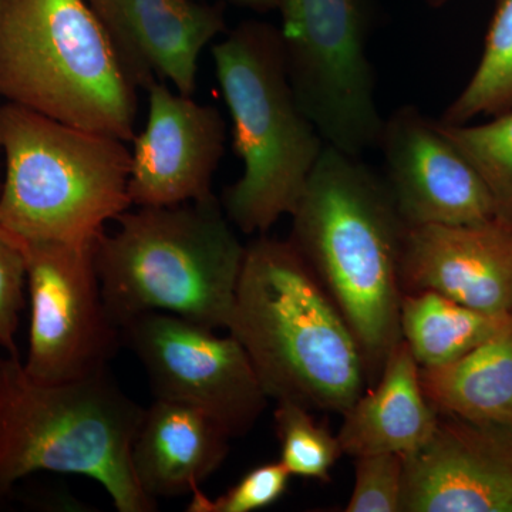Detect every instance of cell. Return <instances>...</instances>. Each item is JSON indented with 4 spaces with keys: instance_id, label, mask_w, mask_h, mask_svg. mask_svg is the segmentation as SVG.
Returning <instances> with one entry per match:
<instances>
[{
    "instance_id": "6da1fadb",
    "label": "cell",
    "mask_w": 512,
    "mask_h": 512,
    "mask_svg": "<svg viewBox=\"0 0 512 512\" xmlns=\"http://www.w3.org/2000/svg\"><path fill=\"white\" fill-rule=\"evenodd\" d=\"M292 218L293 247L345 316L369 386L400 333V259L407 225L383 175L360 157L325 146Z\"/></svg>"
},
{
    "instance_id": "7a4b0ae2",
    "label": "cell",
    "mask_w": 512,
    "mask_h": 512,
    "mask_svg": "<svg viewBox=\"0 0 512 512\" xmlns=\"http://www.w3.org/2000/svg\"><path fill=\"white\" fill-rule=\"evenodd\" d=\"M227 330L275 402L343 414L369 386L355 333L289 239L247 245Z\"/></svg>"
},
{
    "instance_id": "3957f363",
    "label": "cell",
    "mask_w": 512,
    "mask_h": 512,
    "mask_svg": "<svg viewBox=\"0 0 512 512\" xmlns=\"http://www.w3.org/2000/svg\"><path fill=\"white\" fill-rule=\"evenodd\" d=\"M94 247L101 293L120 326L146 313L227 329L247 245L214 194L117 218Z\"/></svg>"
},
{
    "instance_id": "277c9868",
    "label": "cell",
    "mask_w": 512,
    "mask_h": 512,
    "mask_svg": "<svg viewBox=\"0 0 512 512\" xmlns=\"http://www.w3.org/2000/svg\"><path fill=\"white\" fill-rule=\"evenodd\" d=\"M109 372L40 383L19 356L0 357V497L30 474H76L104 487L120 512H153L131 464L144 416Z\"/></svg>"
},
{
    "instance_id": "5b68a950",
    "label": "cell",
    "mask_w": 512,
    "mask_h": 512,
    "mask_svg": "<svg viewBox=\"0 0 512 512\" xmlns=\"http://www.w3.org/2000/svg\"><path fill=\"white\" fill-rule=\"evenodd\" d=\"M211 55L244 164L222 208L244 234H266L295 210L326 144L293 92L278 28L248 20Z\"/></svg>"
},
{
    "instance_id": "8992f818",
    "label": "cell",
    "mask_w": 512,
    "mask_h": 512,
    "mask_svg": "<svg viewBox=\"0 0 512 512\" xmlns=\"http://www.w3.org/2000/svg\"><path fill=\"white\" fill-rule=\"evenodd\" d=\"M0 227L25 241L96 245L130 210L131 153L119 138L0 106Z\"/></svg>"
},
{
    "instance_id": "52a82bcc",
    "label": "cell",
    "mask_w": 512,
    "mask_h": 512,
    "mask_svg": "<svg viewBox=\"0 0 512 512\" xmlns=\"http://www.w3.org/2000/svg\"><path fill=\"white\" fill-rule=\"evenodd\" d=\"M0 97L133 141L137 87L86 0H0Z\"/></svg>"
},
{
    "instance_id": "ba28073f",
    "label": "cell",
    "mask_w": 512,
    "mask_h": 512,
    "mask_svg": "<svg viewBox=\"0 0 512 512\" xmlns=\"http://www.w3.org/2000/svg\"><path fill=\"white\" fill-rule=\"evenodd\" d=\"M282 53L296 99L326 146L362 157L383 117L369 57L367 0H279Z\"/></svg>"
},
{
    "instance_id": "9c48e42d",
    "label": "cell",
    "mask_w": 512,
    "mask_h": 512,
    "mask_svg": "<svg viewBox=\"0 0 512 512\" xmlns=\"http://www.w3.org/2000/svg\"><path fill=\"white\" fill-rule=\"evenodd\" d=\"M20 242L30 299L26 373L56 384L107 372L123 339L101 293L96 245Z\"/></svg>"
},
{
    "instance_id": "30bf717a",
    "label": "cell",
    "mask_w": 512,
    "mask_h": 512,
    "mask_svg": "<svg viewBox=\"0 0 512 512\" xmlns=\"http://www.w3.org/2000/svg\"><path fill=\"white\" fill-rule=\"evenodd\" d=\"M156 399L201 410L231 439L248 434L268 404L251 360L234 336H218L170 313L151 312L121 328Z\"/></svg>"
},
{
    "instance_id": "8fae6325",
    "label": "cell",
    "mask_w": 512,
    "mask_h": 512,
    "mask_svg": "<svg viewBox=\"0 0 512 512\" xmlns=\"http://www.w3.org/2000/svg\"><path fill=\"white\" fill-rule=\"evenodd\" d=\"M384 183L407 227L477 225L497 220L490 190L474 165L414 106L383 121Z\"/></svg>"
},
{
    "instance_id": "7c38bea8",
    "label": "cell",
    "mask_w": 512,
    "mask_h": 512,
    "mask_svg": "<svg viewBox=\"0 0 512 512\" xmlns=\"http://www.w3.org/2000/svg\"><path fill=\"white\" fill-rule=\"evenodd\" d=\"M146 127L133 138L128 195L137 207H167L214 194L212 177L225 151L220 110L174 93L167 83L147 87Z\"/></svg>"
},
{
    "instance_id": "4fadbf2b",
    "label": "cell",
    "mask_w": 512,
    "mask_h": 512,
    "mask_svg": "<svg viewBox=\"0 0 512 512\" xmlns=\"http://www.w3.org/2000/svg\"><path fill=\"white\" fill-rule=\"evenodd\" d=\"M402 512H512V426L440 416L404 457Z\"/></svg>"
},
{
    "instance_id": "5bb4252c",
    "label": "cell",
    "mask_w": 512,
    "mask_h": 512,
    "mask_svg": "<svg viewBox=\"0 0 512 512\" xmlns=\"http://www.w3.org/2000/svg\"><path fill=\"white\" fill-rule=\"evenodd\" d=\"M136 87L171 83L194 96L198 60L227 30L224 6L202 0H86Z\"/></svg>"
},
{
    "instance_id": "9a60e30c",
    "label": "cell",
    "mask_w": 512,
    "mask_h": 512,
    "mask_svg": "<svg viewBox=\"0 0 512 512\" xmlns=\"http://www.w3.org/2000/svg\"><path fill=\"white\" fill-rule=\"evenodd\" d=\"M402 293L437 292L488 315L512 313V227H407L400 259Z\"/></svg>"
},
{
    "instance_id": "2e32d148",
    "label": "cell",
    "mask_w": 512,
    "mask_h": 512,
    "mask_svg": "<svg viewBox=\"0 0 512 512\" xmlns=\"http://www.w3.org/2000/svg\"><path fill=\"white\" fill-rule=\"evenodd\" d=\"M227 431L188 404L156 399L144 410L131 446V464L144 493L192 494L228 456Z\"/></svg>"
},
{
    "instance_id": "e0dca14e",
    "label": "cell",
    "mask_w": 512,
    "mask_h": 512,
    "mask_svg": "<svg viewBox=\"0 0 512 512\" xmlns=\"http://www.w3.org/2000/svg\"><path fill=\"white\" fill-rule=\"evenodd\" d=\"M338 440L343 454L394 453L406 457L433 436L440 414L424 396L420 366L400 340L379 379L342 414Z\"/></svg>"
},
{
    "instance_id": "ac0fdd59",
    "label": "cell",
    "mask_w": 512,
    "mask_h": 512,
    "mask_svg": "<svg viewBox=\"0 0 512 512\" xmlns=\"http://www.w3.org/2000/svg\"><path fill=\"white\" fill-rule=\"evenodd\" d=\"M424 396L440 416L512 426V315L456 362L420 367Z\"/></svg>"
},
{
    "instance_id": "d6986e66",
    "label": "cell",
    "mask_w": 512,
    "mask_h": 512,
    "mask_svg": "<svg viewBox=\"0 0 512 512\" xmlns=\"http://www.w3.org/2000/svg\"><path fill=\"white\" fill-rule=\"evenodd\" d=\"M511 315L474 311L437 292L404 293L400 333L420 367L446 366L503 329Z\"/></svg>"
},
{
    "instance_id": "ffe728a7",
    "label": "cell",
    "mask_w": 512,
    "mask_h": 512,
    "mask_svg": "<svg viewBox=\"0 0 512 512\" xmlns=\"http://www.w3.org/2000/svg\"><path fill=\"white\" fill-rule=\"evenodd\" d=\"M512 110V0H495L483 55L473 76L444 111V124H467Z\"/></svg>"
},
{
    "instance_id": "44dd1931",
    "label": "cell",
    "mask_w": 512,
    "mask_h": 512,
    "mask_svg": "<svg viewBox=\"0 0 512 512\" xmlns=\"http://www.w3.org/2000/svg\"><path fill=\"white\" fill-rule=\"evenodd\" d=\"M440 130L474 165L493 197L497 220L512 227V110L481 124H444Z\"/></svg>"
},
{
    "instance_id": "7402d4cb",
    "label": "cell",
    "mask_w": 512,
    "mask_h": 512,
    "mask_svg": "<svg viewBox=\"0 0 512 512\" xmlns=\"http://www.w3.org/2000/svg\"><path fill=\"white\" fill-rule=\"evenodd\" d=\"M275 434L281 463L291 476L330 481V471L343 456L336 434L318 423L311 410L293 402H276Z\"/></svg>"
},
{
    "instance_id": "603a6c76",
    "label": "cell",
    "mask_w": 512,
    "mask_h": 512,
    "mask_svg": "<svg viewBox=\"0 0 512 512\" xmlns=\"http://www.w3.org/2000/svg\"><path fill=\"white\" fill-rule=\"evenodd\" d=\"M404 457L394 453L355 457V485L346 512H402Z\"/></svg>"
},
{
    "instance_id": "cb8c5ba5",
    "label": "cell",
    "mask_w": 512,
    "mask_h": 512,
    "mask_svg": "<svg viewBox=\"0 0 512 512\" xmlns=\"http://www.w3.org/2000/svg\"><path fill=\"white\" fill-rule=\"evenodd\" d=\"M291 473L281 461L265 463L249 470L237 484L217 498L202 494L200 488L192 493L188 511L191 512H254L271 507L288 490Z\"/></svg>"
},
{
    "instance_id": "d4e9b609",
    "label": "cell",
    "mask_w": 512,
    "mask_h": 512,
    "mask_svg": "<svg viewBox=\"0 0 512 512\" xmlns=\"http://www.w3.org/2000/svg\"><path fill=\"white\" fill-rule=\"evenodd\" d=\"M26 258L22 242L0 227V348L19 356L15 336L25 308Z\"/></svg>"
},
{
    "instance_id": "484cf974",
    "label": "cell",
    "mask_w": 512,
    "mask_h": 512,
    "mask_svg": "<svg viewBox=\"0 0 512 512\" xmlns=\"http://www.w3.org/2000/svg\"><path fill=\"white\" fill-rule=\"evenodd\" d=\"M229 3L241 6V8L254 10L256 13H268L278 10L279 0H227Z\"/></svg>"
},
{
    "instance_id": "4316f807",
    "label": "cell",
    "mask_w": 512,
    "mask_h": 512,
    "mask_svg": "<svg viewBox=\"0 0 512 512\" xmlns=\"http://www.w3.org/2000/svg\"><path fill=\"white\" fill-rule=\"evenodd\" d=\"M426 2L433 6V8H440V6L447 5L450 0H426Z\"/></svg>"
},
{
    "instance_id": "83f0119b",
    "label": "cell",
    "mask_w": 512,
    "mask_h": 512,
    "mask_svg": "<svg viewBox=\"0 0 512 512\" xmlns=\"http://www.w3.org/2000/svg\"><path fill=\"white\" fill-rule=\"evenodd\" d=\"M0 185H2V178H0Z\"/></svg>"
}]
</instances>
